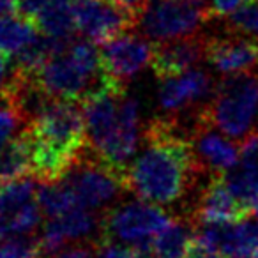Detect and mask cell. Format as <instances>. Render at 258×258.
<instances>
[{"label":"cell","instance_id":"obj_1","mask_svg":"<svg viewBox=\"0 0 258 258\" xmlns=\"http://www.w3.org/2000/svg\"><path fill=\"white\" fill-rule=\"evenodd\" d=\"M191 129L189 122L166 115L144 125L142 151L125 173V186L135 198L163 209L173 207L207 175L195 158Z\"/></svg>","mask_w":258,"mask_h":258},{"label":"cell","instance_id":"obj_2","mask_svg":"<svg viewBox=\"0 0 258 258\" xmlns=\"http://www.w3.org/2000/svg\"><path fill=\"white\" fill-rule=\"evenodd\" d=\"M80 104L85 118L87 149L125 177L144 133L138 101L129 96L127 85L108 78L106 85Z\"/></svg>","mask_w":258,"mask_h":258},{"label":"cell","instance_id":"obj_3","mask_svg":"<svg viewBox=\"0 0 258 258\" xmlns=\"http://www.w3.org/2000/svg\"><path fill=\"white\" fill-rule=\"evenodd\" d=\"M32 175L41 182L58 180L87 149V131L78 101L51 99L29 125Z\"/></svg>","mask_w":258,"mask_h":258},{"label":"cell","instance_id":"obj_4","mask_svg":"<svg viewBox=\"0 0 258 258\" xmlns=\"http://www.w3.org/2000/svg\"><path fill=\"white\" fill-rule=\"evenodd\" d=\"M32 73L51 97L78 103L108 82L101 66L99 46L87 37L68 39Z\"/></svg>","mask_w":258,"mask_h":258},{"label":"cell","instance_id":"obj_5","mask_svg":"<svg viewBox=\"0 0 258 258\" xmlns=\"http://www.w3.org/2000/svg\"><path fill=\"white\" fill-rule=\"evenodd\" d=\"M258 113V71L223 75L214 96L205 106V115L233 140H242L253 131Z\"/></svg>","mask_w":258,"mask_h":258},{"label":"cell","instance_id":"obj_6","mask_svg":"<svg viewBox=\"0 0 258 258\" xmlns=\"http://www.w3.org/2000/svg\"><path fill=\"white\" fill-rule=\"evenodd\" d=\"M211 20V0H149L135 30L152 43H163L202 34Z\"/></svg>","mask_w":258,"mask_h":258},{"label":"cell","instance_id":"obj_7","mask_svg":"<svg viewBox=\"0 0 258 258\" xmlns=\"http://www.w3.org/2000/svg\"><path fill=\"white\" fill-rule=\"evenodd\" d=\"M172 216L159 205L140 198L118 202L101 214V239L125 246L152 242L156 235L172 221Z\"/></svg>","mask_w":258,"mask_h":258},{"label":"cell","instance_id":"obj_8","mask_svg":"<svg viewBox=\"0 0 258 258\" xmlns=\"http://www.w3.org/2000/svg\"><path fill=\"white\" fill-rule=\"evenodd\" d=\"M62 180L73 189L80 205L96 212H104L118 204L122 193H129L125 177L96 158L89 149H85Z\"/></svg>","mask_w":258,"mask_h":258},{"label":"cell","instance_id":"obj_9","mask_svg":"<svg viewBox=\"0 0 258 258\" xmlns=\"http://www.w3.org/2000/svg\"><path fill=\"white\" fill-rule=\"evenodd\" d=\"M218 82L204 68H193L182 75L161 80L158 90L159 108L166 117L195 122L202 108L214 96Z\"/></svg>","mask_w":258,"mask_h":258},{"label":"cell","instance_id":"obj_10","mask_svg":"<svg viewBox=\"0 0 258 258\" xmlns=\"http://www.w3.org/2000/svg\"><path fill=\"white\" fill-rule=\"evenodd\" d=\"M39 179H23L0 184V237L32 235L43 221V211L37 204Z\"/></svg>","mask_w":258,"mask_h":258},{"label":"cell","instance_id":"obj_11","mask_svg":"<svg viewBox=\"0 0 258 258\" xmlns=\"http://www.w3.org/2000/svg\"><path fill=\"white\" fill-rule=\"evenodd\" d=\"M76 30L97 46L137 29L138 16L113 0H73Z\"/></svg>","mask_w":258,"mask_h":258},{"label":"cell","instance_id":"obj_12","mask_svg":"<svg viewBox=\"0 0 258 258\" xmlns=\"http://www.w3.org/2000/svg\"><path fill=\"white\" fill-rule=\"evenodd\" d=\"M154 43L137 30H129L99 44L101 66L104 75L122 85H127L138 73L151 66Z\"/></svg>","mask_w":258,"mask_h":258},{"label":"cell","instance_id":"obj_13","mask_svg":"<svg viewBox=\"0 0 258 258\" xmlns=\"http://www.w3.org/2000/svg\"><path fill=\"white\" fill-rule=\"evenodd\" d=\"M191 145L195 158L209 177L225 175L239 163V142L221 133L205 115V106L198 113L191 129Z\"/></svg>","mask_w":258,"mask_h":258},{"label":"cell","instance_id":"obj_14","mask_svg":"<svg viewBox=\"0 0 258 258\" xmlns=\"http://www.w3.org/2000/svg\"><path fill=\"white\" fill-rule=\"evenodd\" d=\"M195 240L225 258H253L258 249V218L230 223H193Z\"/></svg>","mask_w":258,"mask_h":258},{"label":"cell","instance_id":"obj_15","mask_svg":"<svg viewBox=\"0 0 258 258\" xmlns=\"http://www.w3.org/2000/svg\"><path fill=\"white\" fill-rule=\"evenodd\" d=\"M205 60L221 75L258 71V39L230 32L207 36Z\"/></svg>","mask_w":258,"mask_h":258},{"label":"cell","instance_id":"obj_16","mask_svg":"<svg viewBox=\"0 0 258 258\" xmlns=\"http://www.w3.org/2000/svg\"><path fill=\"white\" fill-rule=\"evenodd\" d=\"M184 216L193 223H230L249 218L253 212L239 204L225 182V177L211 175L205 186H202L189 212Z\"/></svg>","mask_w":258,"mask_h":258},{"label":"cell","instance_id":"obj_17","mask_svg":"<svg viewBox=\"0 0 258 258\" xmlns=\"http://www.w3.org/2000/svg\"><path fill=\"white\" fill-rule=\"evenodd\" d=\"M205 37L204 34H197L182 39L154 43L151 58L154 75L165 80L198 68V64L205 60Z\"/></svg>","mask_w":258,"mask_h":258},{"label":"cell","instance_id":"obj_18","mask_svg":"<svg viewBox=\"0 0 258 258\" xmlns=\"http://www.w3.org/2000/svg\"><path fill=\"white\" fill-rule=\"evenodd\" d=\"M32 22L41 34L53 39H71L78 32L73 0H43L34 13Z\"/></svg>","mask_w":258,"mask_h":258},{"label":"cell","instance_id":"obj_19","mask_svg":"<svg viewBox=\"0 0 258 258\" xmlns=\"http://www.w3.org/2000/svg\"><path fill=\"white\" fill-rule=\"evenodd\" d=\"M195 240V225L187 216L173 218L152 239L156 258H186Z\"/></svg>","mask_w":258,"mask_h":258},{"label":"cell","instance_id":"obj_20","mask_svg":"<svg viewBox=\"0 0 258 258\" xmlns=\"http://www.w3.org/2000/svg\"><path fill=\"white\" fill-rule=\"evenodd\" d=\"M32 175V147L29 127L0 149V184Z\"/></svg>","mask_w":258,"mask_h":258},{"label":"cell","instance_id":"obj_21","mask_svg":"<svg viewBox=\"0 0 258 258\" xmlns=\"http://www.w3.org/2000/svg\"><path fill=\"white\" fill-rule=\"evenodd\" d=\"M39 30L32 20L20 13L0 16V51L11 58L18 57L39 37Z\"/></svg>","mask_w":258,"mask_h":258},{"label":"cell","instance_id":"obj_22","mask_svg":"<svg viewBox=\"0 0 258 258\" xmlns=\"http://www.w3.org/2000/svg\"><path fill=\"white\" fill-rule=\"evenodd\" d=\"M223 177L239 204L254 214L258 204V161L239 159V163Z\"/></svg>","mask_w":258,"mask_h":258},{"label":"cell","instance_id":"obj_23","mask_svg":"<svg viewBox=\"0 0 258 258\" xmlns=\"http://www.w3.org/2000/svg\"><path fill=\"white\" fill-rule=\"evenodd\" d=\"M37 204L43 211L44 218H55L64 212L78 207L80 202L66 180H51V182H41L37 187ZM83 207V205H82Z\"/></svg>","mask_w":258,"mask_h":258},{"label":"cell","instance_id":"obj_24","mask_svg":"<svg viewBox=\"0 0 258 258\" xmlns=\"http://www.w3.org/2000/svg\"><path fill=\"white\" fill-rule=\"evenodd\" d=\"M223 32L242 34L258 39V0L240 6L239 9L225 16Z\"/></svg>","mask_w":258,"mask_h":258},{"label":"cell","instance_id":"obj_25","mask_svg":"<svg viewBox=\"0 0 258 258\" xmlns=\"http://www.w3.org/2000/svg\"><path fill=\"white\" fill-rule=\"evenodd\" d=\"M0 258H41L39 237H0Z\"/></svg>","mask_w":258,"mask_h":258},{"label":"cell","instance_id":"obj_26","mask_svg":"<svg viewBox=\"0 0 258 258\" xmlns=\"http://www.w3.org/2000/svg\"><path fill=\"white\" fill-rule=\"evenodd\" d=\"M25 118L6 97L0 96V149L27 129Z\"/></svg>","mask_w":258,"mask_h":258},{"label":"cell","instance_id":"obj_27","mask_svg":"<svg viewBox=\"0 0 258 258\" xmlns=\"http://www.w3.org/2000/svg\"><path fill=\"white\" fill-rule=\"evenodd\" d=\"M96 258H135V251L131 246L118 242H104L97 247Z\"/></svg>","mask_w":258,"mask_h":258},{"label":"cell","instance_id":"obj_28","mask_svg":"<svg viewBox=\"0 0 258 258\" xmlns=\"http://www.w3.org/2000/svg\"><path fill=\"white\" fill-rule=\"evenodd\" d=\"M239 152H240V159L258 161V131L256 129H253V131L247 133L242 140H239Z\"/></svg>","mask_w":258,"mask_h":258},{"label":"cell","instance_id":"obj_29","mask_svg":"<svg viewBox=\"0 0 258 258\" xmlns=\"http://www.w3.org/2000/svg\"><path fill=\"white\" fill-rule=\"evenodd\" d=\"M254 0H211V11L214 18H225L230 13L239 9L240 6L249 4Z\"/></svg>","mask_w":258,"mask_h":258},{"label":"cell","instance_id":"obj_30","mask_svg":"<svg viewBox=\"0 0 258 258\" xmlns=\"http://www.w3.org/2000/svg\"><path fill=\"white\" fill-rule=\"evenodd\" d=\"M13 68H15L13 58L0 51V92L8 85L9 78H11V75H13Z\"/></svg>","mask_w":258,"mask_h":258},{"label":"cell","instance_id":"obj_31","mask_svg":"<svg viewBox=\"0 0 258 258\" xmlns=\"http://www.w3.org/2000/svg\"><path fill=\"white\" fill-rule=\"evenodd\" d=\"M186 258H225V256L219 254L218 251L204 246V244L198 242V240H193V244H191V247H189V253H187Z\"/></svg>","mask_w":258,"mask_h":258},{"label":"cell","instance_id":"obj_32","mask_svg":"<svg viewBox=\"0 0 258 258\" xmlns=\"http://www.w3.org/2000/svg\"><path fill=\"white\" fill-rule=\"evenodd\" d=\"M117 4H120L122 8L129 9V11H133L137 16H140V13L145 9V6L149 4V0H113Z\"/></svg>","mask_w":258,"mask_h":258},{"label":"cell","instance_id":"obj_33","mask_svg":"<svg viewBox=\"0 0 258 258\" xmlns=\"http://www.w3.org/2000/svg\"><path fill=\"white\" fill-rule=\"evenodd\" d=\"M253 258H258V249H256V253H254V256Z\"/></svg>","mask_w":258,"mask_h":258}]
</instances>
